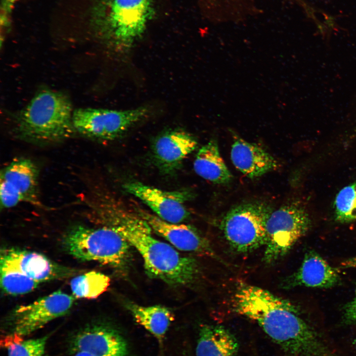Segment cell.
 <instances>
[{"mask_svg": "<svg viewBox=\"0 0 356 356\" xmlns=\"http://www.w3.org/2000/svg\"><path fill=\"white\" fill-rule=\"evenodd\" d=\"M73 107L65 93L50 89L38 91L15 115L14 130L20 138L33 142H58L75 132Z\"/></svg>", "mask_w": 356, "mask_h": 356, "instance_id": "3", "label": "cell"}, {"mask_svg": "<svg viewBox=\"0 0 356 356\" xmlns=\"http://www.w3.org/2000/svg\"><path fill=\"white\" fill-rule=\"evenodd\" d=\"M110 282L105 274L90 271L75 276L70 285L75 298L94 299L107 290Z\"/></svg>", "mask_w": 356, "mask_h": 356, "instance_id": "22", "label": "cell"}, {"mask_svg": "<svg viewBox=\"0 0 356 356\" xmlns=\"http://www.w3.org/2000/svg\"><path fill=\"white\" fill-rule=\"evenodd\" d=\"M96 26L100 38L115 50L129 49L154 15L153 0H101Z\"/></svg>", "mask_w": 356, "mask_h": 356, "instance_id": "4", "label": "cell"}, {"mask_svg": "<svg viewBox=\"0 0 356 356\" xmlns=\"http://www.w3.org/2000/svg\"><path fill=\"white\" fill-rule=\"evenodd\" d=\"M0 264L12 267L40 283L71 277L79 271L41 253L14 248L1 251Z\"/></svg>", "mask_w": 356, "mask_h": 356, "instance_id": "12", "label": "cell"}, {"mask_svg": "<svg viewBox=\"0 0 356 356\" xmlns=\"http://www.w3.org/2000/svg\"><path fill=\"white\" fill-rule=\"evenodd\" d=\"M239 343L223 326L204 324L199 329L196 356H237Z\"/></svg>", "mask_w": 356, "mask_h": 356, "instance_id": "19", "label": "cell"}, {"mask_svg": "<svg viewBox=\"0 0 356 356\" xmlns=\"http://www.w3.org/2000/svg\"><path fill=\"white\" fill-rule=\"evenodd\" d=\"M48 336L12 342L7 346L8 356H43Z\"/></svg>", "mask_w": 356, "mask_h": 356, "instance_id": "25", "label": "cell"}, {"mask_svg": "<svg viewBox=\"0 0 356 356\" xmlns=\"http://www.w3.org/2000/svg\"><path fill=\"white\" fill-rule=\"evenodd\" d=\"M72 352H88L95 356H127L128 348L123 337L114 328L102 324L88 325L70 338Z\"/></svg>", "mask_w": 356, "mask_h": 356, "instance_id": "13", "label": "cell"}, {"mask_svg": "<svg viewBox=\"0 0 356 356\" xmlns=\"http://www.w3.org/2000/svg\"><path fill=\"white\" fill-rule=\"evenodd\" d=\"M233 311L256 322L289 356H309L318 333L289 300L259 287L241 283L232 296Z\"/></svg>", "mask_w": 356, "mask_h": 356, "instance_id": "1", "label": "cell"}, {"mask_svg": "<svg viewBox=\"0 0 356 356\" xmlns=\"http://www.w3.org/2000/svg\"><path fill=\"white\" fill-rule=\"evenodd\" d=\"M110 214L101 217L100 224L113 228L138 251L150 277L173 286L190 285L197 279V261L155 238L142 218L123 213Z\"/></svg>", "mask_w": 356, "mask_h": 356, "instance_id": "2", "label": "cell"}, {"mask_svg": "<svg viewBox=\"0 0 356 356\" xmlns=\"http://www.w3.org/2000/svg\"><path fill=\"white\" fill-rule=\"evenodd\" d=\"M340 281L338 270L316 252L310 250L306 253L300 267L287 277L281 285L285 289L298 286L329 288L337 285Z\"/></svg>", "mask_w": 356, "mask_h": 356, "instance_id": "15", "label": "cell"}, {"mask_svg": "<svg viewBox=\"0 0 356 356\" xmlns=\"http://www.w3.org/2000/svg\"><path fill=\"white\" fill-rule=\"evenodd\" d=\"M0 265L1 288L8 295L17 296L28 293L40 283L12 267L2 264Z\"/></svg>", "mask_w": 356, "mask_h": 356, "instance_id": "23", "label": "cell"}, {"mask_svg": "<svg viewBox=\"0 0 356 356\" xmlns=\"http://www.w3.org/2000/svg\"><path fill=\"white\" fill-rule=\"evenodd\" d=\"M193 135L181 130L166 132L158 136L152 145L156 162L165 172L177 169L182 161L197 147Z\"/></svg>", "mask_w": 356, "mask_h": 356, "instance_id": "16", "label": "cell"}, {"mask_svg": "<svg viewBox=\"0 0 356 356\" xmlns=\"http://www.w3.org/2000/svg\"><path fill=\"white\" fill-rule=\"evenodd\" d=\"M145 107L116 110L100 108H78L73 113L75 131L90 138L111 140L119 137L135 124L145 118Z\"/></svg>", "mask_w": 356, "mask_h": 356, "instance_id": "8", "label": "cell"}, {"mask_svg": "<svg viewBox=\"0 0 356 356\" xmlns=\"http://www.w3.org/2000/svg\"><path fill=\"white\" fill-rule=\"evenodd\" d=\"M335 220L340 223L356 221V181L344 187L334 202Z\"/></svg>", "mask_w": 356, "mask_h": 356, "instance_id": "24", "label": "cell"}, {"mask_svg": "<svg viewBox=\"0 0 356 356\" xmlns=\"http://www.w3.org/2000/svg\"><path fill=\"white\" fill-rule=\"evenodd\" d=\"M39 171L36 165L26 158L16 159L0 173V206L13 207L21 202L41 205L38 186Z\"/></svg>", "mask_w": 356, "mask_h": 356, "instance_id": "10", "label": "cell"}, {"mask_svg": "<svg viewBox=\"0 0 356 356\" xmlns=\"http://www.w3.org/2000/svg\"><path fill=\"white\" fill-rule=\"evenodd\" d=\"M340 266L343 268H356V256L343 261L341 263Z\"/></svg>", "mask_w": 356, "mask_h": 356, "instance_id": "27", "label": "cell"}, {"mask_svg": "<svg viewBox=\"0 0 356 356\" xmlns=\"http://www.w3.org/2000/svg\"><path fill=\"white\" fill-rule=\"evenodd\" d=\"M138 212L139 216L154 232L166 239L175 248L219 259L209 242L194 227L167 222L143 210H138Z\"/></svg>", "mask_w": 356, "mask_h": 356, "instance_id": "14", "label": "cell"}, {"mask_svg": "<svg viewBox=\"0 0 356 356\" xmlns=\"http://www.w3.org/2000/svg\"><path fill=\"white\" fill-rule=\"evenodd\" d=\"M310 226L308 212L297 203L285 204L274 210L267 222L263 261L271 264L284 256Z\"/></svg>", "mask_w": 356, "mask_h": 356, "instance_id": "7", "label": "cell"}, {"mask_svg": "<svg viewBox=\"0 0 356 356\" xmlns=\"http://www.w3.org/2000/svg\"><path fill=\"white\" fill-rule=\"evenodd\" d=\"M63 245L79 260L97 262L120 272L126 271L130 262V245L110 226L74 227L65 234Z\"/></svg>", "mask_w": 356, "mask_h": 356, "instance_id": "5", "label": "cell"}, {"mask_svg": "<svg viewBox=\"0 0 356 356\" xmlns=\"http://www.w3.org/2000/svg\"><path fill=\"white\" fill-rule=\"evenodd\" d=\"M74 297L57 291L32 303L17 307L8 315L5 328L11 336H25L41 329L52 320L67 314Z\"/></svg>", "mask_w": 356, "mask_h": 356, "instance_id": "9", "label": "cell"}, {"mask_svg": "<svg viewBox=\"0 0 356 356\" xmlns=\"http://www.w3.org/2000/svg\"><path fill=\"white\" fill-rule=\"evenodd\" d=\"M135 321L162 341L174 320V314L167 307L161 305L143 306L133 302L126 304Z\"/></svg>", "mask_w": 356, "mask_h": 356, "instance_id": "21", "label": "cell"}, {"mask_svg": "<svg viewBox=\"0 0 356 356\" xmlns=\"http://www.w3.org/2000/svg\"><path fill=\"white\" fill-rule=\"evenodd\" d=\"M273 210L268 203L259 201L244 202L232 207L221 224L228 244L241 253L265 246L267 222Z\"/></svg>", "mask_w": 356, "mask_h": 356, "instance_id": "6", "label": "cell"}, {"mask_svg": "<svg viewBox=\"0 0 356 356\" xmlns=\"http://www.w3.org/2000/svg\"><path fill=\"white\" fill-rule=\"evenodd\" d=\"M74 356H95L88 352L78 351L74 353Z\"/></svg>", "mask_w": 356, "mask_h": 356, "instance_id": "28", "label": "cell"}, {"mask_svg": "<svg viewBox=\"0 0 356 356\" xmlns=\"http://www.w3.org/2000/svg\"><path fill=\"white\" fill-rule=\"evenodd\" d=\"M193 168L199 176L214 183L226 184L232 178L215 139L199 149L194 161Z\"/></svg>", "mask_w": 356, "mask_h": 356, "instance_id": "20", "label": "cell"}, {"mask_svg": "<svg viewBox=\"0 0 356 356\" xmlns=\"http://www.w3.org/2000/svg\"><path fill=\"white\" fill-rule=\"evenodd\" d=\"M353 344L356 349V338H355L353 341Z\"/></svg>", "mask_w": 356, "mask_h": 356, "instance_id": "29", "label": "cell"}, {"mask_svg": "<svg viewBox=\"0 0 356 356\" xmlns=\"http://www.w3.org/2000/svg\"><path fill=\"white\" fill-rule=\"evenodd\" d=\"M205 16L217 24H238L261 15L258 0H200Z\"/></svg>", "mask_w": 356, "mask_h": 356, "instance_id": "18", "label": "cell"}, {"mask_svg": "<svg viewBox=\"0 0 356 356\" xmlns=\"http://www.w3.org/2000/svg\"><path fill=\"white\" fill-rule=\"evenodd\" d=\"M342 310L343 323L347 325L356 324V284L354 298L343 306Z\"/></svg>", "mask_w": 356, "mask_h": 356, "instance_id": "26", "label": "cell"}, {"mask_svg": "<svg viewBox=\"0 0 356 356\" xmlns=\"http://www.w3.org/2000/svg\"><path fill=\"white\" fill-rule=\"evenodd\" d=\"M231 145L230 158L235 167L249 178H256L276 170L278 163L258 144L236 136Z\"/></svg>", "mask_w": 356, "mask_h": 356, "instance_id": "17", "label": "cell"}, {"mask_svg": "<svg viewBox=\"0 0 356 356\" xmlns=\"http://www.w3.org/2000/svg\"><path fill=\"white\" fill-rule=\"evenodd\" d=\"M124 187L129 193L146 205L158 217L167 222L180 223L190 213L184 203L191 198L186 191H164L140 182L126 183Z\"/></svg>", "mask_w": 356, "mask_h": 356, "instance_id": "11", "label": "cell"}]
</instances>
